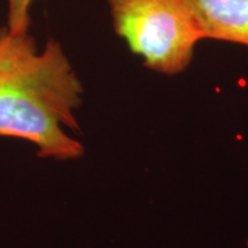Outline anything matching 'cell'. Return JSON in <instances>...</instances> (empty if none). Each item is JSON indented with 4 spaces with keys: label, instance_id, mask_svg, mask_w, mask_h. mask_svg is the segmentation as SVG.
<instances>
[{
    "label": "cell",
    "instance_id": "6da1fadb",
    "mask_svg": "<svg viewBox=\"0 0 248 248\" xmlns=\"http://www.w3.org/2000/svg\"><path fill=\"white\" fill-rule=\"evenodd\" d=\"M83 86L58 40L37 47L30 32L0 28V137L23 139L44 159L75 160L83 145L66 129L78 126Z\"/></svg>",
    "mask_w": 248,
    "mask_h": 248
},
{
    "label": "cell",
    "instance_id": "7a4b0ae2",
    "mask_svg": "<svg viewBox=\"0 0 248 248\" xmlns=\"http://www.w3.org/2000/svg\"><path fill=\"white\" fill-rule=\"evenodd\" d=\"M114 31L148 69L175 76L204 40L191 0H106Z\"/></svg>",
    "mask_w": 248,
    "mask_h": 248
},
{
    "label": "cell",
    "instance_id": "3957f363",
    "mask_svg": "<svg viewBox=\"0 0 248 248\" xmlns=\"http://www.w3.org/2000/svg\"><path fill=\"white\" fill-rule=\"evenodd\" d=\"M204 39L248 47V0H191Z\"/></svg>",
    "mask_w": 248,
    "mask_h": 248
},
{
    "label": "cell",
    "instance_id": "277c9868",
    "mask_svg": "<svg viewBox=\"0 0 248 248\" xmlns=\"http://www.w3.org/2000/svg\"><path fill=\"white\" fill-rule=\"evenodd\" d=\"M33 0H7V24L15 32H28L30 29V8Z\"/></svg>",
    "mask_w": 248,
    "mask_h": 248
}]
</instances>
